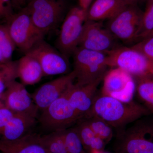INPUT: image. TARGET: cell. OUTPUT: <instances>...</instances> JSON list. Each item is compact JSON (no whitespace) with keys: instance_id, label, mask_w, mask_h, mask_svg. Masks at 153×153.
Here are the masks:
<instances>
[{"instance_id":"6da1fadb","label":"cell","mask_w":153,"mask_h":153,"mask_svg":"<svg viewBox=\"0 0 153 153\" xmlns=\"http://www.w3.org/2000/svg\"><path fill=\"white\" fill-rule=\"evenodd\" d=\"M150 114L143 105L134 100L126 102L101 94H97L90 112L84 118L97 116L119 130V134L128 125Z\"/></svg>"},{"instance_id":"7a4b0ae2","label":"cell","mask_w":153,"mask_h":153,"mask_svg":"<svg viewBox=\"0 0 153 153\" xmlns=\"http://www.w3.org/2000/svg\"><path fill=\"white\" fill-rule=\"evenodd\" d=\"M72 56L76 85L82 86L103 79L107 72L105 53L78 47Z\"/></svg>"},{"instance_id":"3957f363","label":"cell","mask_w":153,"mask_h":153,"mask_svg":"<svg viewBox=\"0 0 153 153\" xmlns=\"http://www.w3.org/2000/svg\"><path fill=\"white\" fill-rule=\"evenodd\" d=\"M117 153H153V120L140 119L118 135Z\"/></svg>"},{"instance_id":"277c9868","label":"cell","mask_w":153,"mask_h":153,"mask_svg":"<svg viewBox=\"0 0 153 153\" xmlns=\"http://www.w3.org/2000/svg\"><path fill=\"white\" fill-rule=\"evenodd\" d=\"M108 67L123 69L133 76L153 74V63L133 47H120L106 53Z\"/></svg>"},{"instance_id":"5b68a950","label":"cell","mask_w":153,"mask_h":153,"mask_svg":"<svg viewBox=\"0 0 153 153\" xmlns=\"http://www.w3.org/2000/svg\"><path fill=\"white\" fill-rule=\"evenodd\" d=\"M70 86L60 97L42 111L39 120L47 130H62L71 127L81 119L68 100Z\"/></svg>"},{"instance_id":"8992f818","label":"cell","mask_w":153,"mask_h":153,"mask_svg":"<svg viewBox=\"0 0 153 153\" xmlns=\"http://www.w3.org/2000/svg\"><path fill=\"white\" fill-rule=\"evenodd\" d=\"M87 10L80 7L71 9L63 20L56 42L58 50L68 58L78 47Z\"/></svg>"},{"instance_id":"52a82bcc","label":"cell","mask_w":153,"mask_h":153,"mask_svg":"<svg viewBox=\"0 0 153 153\" xmlns=\"http://www.w3.org/2000/svg\"><path fill=\"white\" fill-rule=\"evenodd\" d=\"M7 27L16 47L25 54L44 40L45 35L34 25L26 7L13 16Z\"/></svg>"},{"instance_id":"ba28073f","label":"cell","mask_w":153,"mask_h":153,"mask_svg":"<svg viewBox=\"0 0 153 153\" xmlns=\"http://www.w3.org/2000/svg\"><path fill=\"white\" fill-rule=\"evenodd\" d=\"M26 7L34 25L45 35L59 24L66 5L63 0H33Z\"/></svg>"},{"instance_id":"9c48e42d","label":"cell","mask_w":153,"mask_h":153,"mask_svg":"<svg viewBox=\"0 0 153 153\" xmlns=\"http://www.w3.org/2000/svg\"><path fill=\"white\" fill-rule=\"evenodd\" d=\"M143 13L137 5H129L108 20L106 27L117 40L125 43L136 41Z\"/></svg>"},{"instance_id":"30bf717a","label":"cell","mask_w":153,"mask_h":153,"mask_svg":"<svg viewBox=\"0 0 153 153\" xmlns=\"http://www.w3.org/2000/svg\"><path fill=\"white\" fill-rule=\"evenodd\" d=\"M116 39L102 22L86 20L78 47L106 54L118 47Z\"/></svg>"},{"instance_id":"8fae6325","label":"cell","mask_w":153,"mask_h":153,"mask_svg":"<svg viewBox=\"0 0 153 153\" xmlns=\"http://www.w3.org/2000/svg\"><path fill=\"white\" fill-rule=\"evenodd\" d=\"M101 94L123 102L133 100L136 85L133 76L120 68H112L103 77Z\"/></svg>"},{"instance_id":"7c38bea8","label":"cell","mask_w":153,"mask_h":153,"mask_svg":"<svg viewBox=\"0 0 153 153\" xmlns=\"http://www.w3.org/2000/svg\"><path fill=\"white\" fill-rule=\"evenodd\" d=\"M27 53L38 60L44 76L65 75L71 72L68 58L44 40L36 44Z\"/></svg>"},{"instance_id":"4fadbf2b","label":"cell","mask_w":153,"mask_h":153,"mask_svg":"<svg viewBox=\"0 0 153 153\" xmlns=\"http://www.w3.org/2000/svg\"><path fill=\"white\" fill-rule=\"evenodd\" d=\"M76 79L73 71L44 83L31 94L38 109L43 111L60 97Z\"/></svg>"},{"instance_id":"5bb4252c","label":"cell","mask_w":153,"mask_h":153,"mask_svg":"<svg viewBox=\"0 0 153 153\" xmlns=\"http://www.w3.org/2000/svg\"><path fill=\"white\" fill-rule=\"evenodd\" d=\"M3 100L6 107L13 112L26 114L37 118L39 110L22 83L16 80L12 82L3 93Z\"/></svg>"},{"instance_id":"9a60e30c","label":"cell","mask_w":153,"mask_h":153,"mask_svg":"<svg viewBox=\"0 0 153 153\" xmlns=\"http://www.w3.org/2000/svg\"><path fill=\"white\" fill-rule=\"evenodd\" d=\"M102 79L82 86L74 83L69 87L68 100L81 119L86 117L90 112L97 94V87Z\"/></svg>"},{"instance_id":"2e32d148","label":"cell","mask_w":153,"mask_h":153,"mask_svg":"<svg viewBox=\"0 0 153 153\" xmlns=\"http://www.w3.org/2000/svg\"><path fill=\"white\" fill-rule=\"evenodd\" d=\"M0 152L2 153H49L41 142L40 135L27 134L15 140L0 139Z\"/></svg>"},{"instance_id":"e0dca14e","label":"cell","mask_w":153,"mask_h":153,"mask_svg":"<svg viewBox=\"0 0 153 153\" xmlns=\"http://www.w3.org/2000/svg\"><path fill=\"white\" fill-rule=\"evenodd\" d=\"M129 5L122 0H95L87 11V19L95 22L110 20Z\"/></svg>"},{"instance_id":"ac0fdd59","label":"cell","mask_w":153,"mask_h":153,"mask_svg":"<svg viewBox=\"0 0 153 153\" xmlns=\"http://www.w3.org/2000/svg\"><path fill=\"white\" fill-rule=\"evenodd\" d=\"M36 117L24 113H14L6 126L0 139L15 140L26 135L36 123Z\"/></svg>"},{"instance_id":"d6986e66","label":"cell","mask_w":153,"mask_h":153,"mask_svg":"<svg viewBox=\"0 0 153 153\" xmlns=\"http://www.w3.org/2000/svg\"><path fill=\"white\" fill-rule=\"evenodd\" d=\"M17 75L24 85L36 84L44 76L38 60L28 53L17 61Z\"/></svg>"},{"instance_id":"ffe728a7","label":"cell","mask_w":153,"mask_h":153,"mask_svg":"<svg viewBox=\"0 0 153 153\" xmlns=\"http://www.w3.org/2000/svg\"><path fill=\"white\" fill-rule=\"evenodd\" d=\"M136 92L142 105L153 115V74L133 76Z\"/></svg>"},{"instance_id":"44dd1931","label":"cell","mask_w":153,"mask_h":153,"mask_svg":"<svg viewBox=\"0 0 153 153\" xmlns=\"http://www.w3.org/2000/svg\"><path fill=\"white\" fill-rule=\"evenodd\" d=\"M79 137L88 153L91 151H103L106 144L88 126L85 120H80L76 126Z\"/></svg>"},{"instance_id":"7402d4cb","label":"cell","mask_w":153,"mask_h":153,"mask_svg":"<svg viewBox=\"0 0 153 153\" xmlns=\"http://www.w3.org/2000/svg\"><path fill=\"white\" fill-rule=\"evenodd\" d=\"M68 153H88L76 127L59 131Z\"/></svg>"},{"instance_id":"603a6c76","label":"cell","mask_w":153,"mask_h":153,"mask_svg":"<svg viewBox=\"0 0 153 153\" xmlns=\"http://www.w3.org/2000/svg\"><path fill=\"white\" fill-rule=\"evenodd\" d=\"M85 120L96 134L108 144L113 137V128L104 120L96 115H91Z\"/></svg>"},{"instance_id":"cb8c5ba5","label":"cell","mask_w":153,"mask_h":153,"mask_svg":"<svg viewBox=\"0 0 153 153\" xmlns=\"http://www.w3.org/2000/svg\"><path fill=\"white\" fill-rule=\"evenodd\" d=\"M17 78V61L10 60L3 63L0 68V94L4 93Z\"/></svg>"},{"instance_id":"d4e9b609","label":"cell","mask_w":153,"mask_h":153,"mask_svg":"<svg viewBox=\"0 0 153 153\" xmlns=\"http://www.w3.org/2000/svg\"><path fill=\"white\" fill-rule=\"evenodd\" d=\"M40 139L49 153H68L59 131L40 136Z\"/></svg>"},{"instance_id":"484cf974","label":"cell","mask_w":153,"mask_h":153,"mask_svg":"<svg viewBox=\"0 0 153 153\" xmlns=\"http://www.w3.org/2000/svg\"><path fill=\"white\" fill-rule=\"evenodd\" d=\"M16 47L7 27L0 26V50L6 62L10 61Z\"/></svg>"},{"instance_id":"4316f807","label":"cell","mask_w":153,"mask_h":153,"mask_svg":"<svg viewBox=\"0 0 153 153\" xmlns=\"http://www.w3.org/2000/svg\"><path fill=\"white\" fill-rule=\"evenodd\" d=\"M153 30V4L148 6L143 12L136 41L146 38Z\"/></svg>"},{"instance_id":"83f0119b","label":"cell","mask_w":153,"mask_h":153,"mask_svg":"<svg viewBox=\"0 0 153 153\" xmlns=\"http://www.w3.org/2000/svg\"><path fill=\"white\" fill-rule=\"evenodd\" d=\"M132 47L142 52L153 63V36L143 39Z\"/></svg>"},{"instance_id":"f1b7e54d","label":"cell","mask_w":153,"mask_h":153,"mask_svg":"<svg viewBox=\"0 0 153 153\" xmlns=\"http://www.w3.org/2000/svg\"><path fill=\"white\" fill-rule=\"evenodd\" d=\"M14 114V112L6 106L0 108V137L6 126Z\"/></svg>"},{"instance_id":"f546056e","label":"cell","mask_w":153,"mask_h":153,"mask_svg":"<svg viewBox=\"0 0 153 153\" xmlns=\"http://www.w3.org/2000/svg\"><path fill=\"white\" fill-rule=\"evenodd\" d=\"M12 4V0H0V18L11 16Z\"/></svg>"},{"instance_id":"4dcf8cb0","label":"cell","mask_w":153,"mask_h":153,"mask_svg":"<svg viewBox=\"0 0 153 153\" xmlns=\"http://www.w3.org/2000/svg\"><path fill=\"white\" fill-rule=\"evenodd\" d=\"M92 1L93 0H78L79 7L87 11L88 9L92 3Z\"/></svg>"},{"instance_id":"1f68e13d","label":"cell","mask_w":153,"mask_h":153,"mask_svg":"<svg viewBox=\"0 0 153 153\" xmlns=\"http://www.w3.org/2000/svg\"><path fill=\"white\" fill-rule=\"evenodd\" d=\"M128 5H136L140 0H122Z\"/></svg>"},{"instance_id":"d6a6232c","label":"cell","mask_w":153,"mask_h":153,"mask_svg":"<svg viewBox=\"0 0 153 153\" xmlns=\"http://www.w3.org/2000/svg\"><path fill=\"white\" fill-rule=\"evenodd\" d=\"M5 63H6V61H5L4 59V57H3L2 53L1 50H0V64Z\"/></svg>"},{"instance_id":"836d02e7","label":"cell","mask_w":153,"mask_h":153,"mask_svg":"<svg viewBox=\"0 0 153 153\" xmlns=\"http://www.w3.org/2000/svg\"><path fill=\"white\" fill-rule=\"evenodd\" d=\"M27 3V0H19V7L24 6Z\"/></svg>"},{"instance_id":"e575fe53","label":"cell","mask_w":153,"mask_h":153,"mask_svg":"<svg viewBox=\"0 0 153 153\" xmlns=\"http://www.w3.org/2000/svg\"><path fill=\"white\" fill-rule=\"evenodd\" d=\"M13 5L16 7H19V0H12Z\"/></svg>"},{"instance_id":"d590c367","label":"cell","mask_w":153,"mask_h":153,"mask_svg":"<svg viewBox=\"0 0 153 153\" xmlns=\"http://www.w3.org/2000/svg\"><path fill=\"white\" fill-rule=\"evenodd\" d=\"M89 153H108L105 152L104 151H99L97 150H93L91 151Z\"/></svg>"},{"instance_id":"8d00e7d4","label":"cell","mask_w":153,"mask_h":153,"mask_svg":"<svg viewBox=\"0 0 153 153\" xmlns=\"http://www.w3.org/2000/svg\"><path fill=\"white\" fill-rule=\"evenodd\" d=\"M153 4V0H147L146 7Z\"/></svg>"},{"instance_id":"74e56055","label":"cell","mask_w":153,"mask_h":153,"mask_svg":"<svg viewBox=\"0 0 153 153\" xmlns=\"http://www.w3.org/2000/svg\"><path fill=\"white\" fill-rule=\"evenodd\" d=\"M5 106V105L4 103L3 100H1L0 101V108L4 107Z\"/></svg>"},{"instance_id":"f35d334b","label":"cell","mask_w":153,"mask_h":153,"mask_svg":"<svg viewBox=\"0 0 153 153\" xmlns=\"http://www.w3.org/2000/svg\"><path fill=\"white\" fill-rule=\"evenodd\" d=\"M153 36V30L152 31V32L150 33L149 34V36H147V37H146V38H148V37H151V36Z\"/></svg>"},{"instance_id":"ab89813d","label":"cell","mask_w":153,"mask_h":153,"mask_svg":"<svg viewBox=\"0 0 153 153\" xmlns=\"http://www.w3.org/2000/svg\"><path fill=\"white\" fill-rule=\"evenodd\" d=\"M3 93L2 94H0V101L3 100Z\"/></svg>"},{"instance_id":"60d3db41","label":"cell","mask_w":153,"mask_h":153,"mask_svg":"<svg viewBox=\"0 0 153 153\" xmlns=\"http://www.w3.org/2000/svg\"><path fill=\"white\" fill-rule=\"evenodd\" d=\"M32 1H33V0H27V2L29 3Z\"/></svg>"},{"instance_id":"b9f144b4","label":"cell","mask_w":153,"mask_h":153,"mask_svg":"<svg viewBox=\"0 0 153 153\" xmlns=\"http://www.w3.org/2000/svg\"><path fill=\"white\" fill-rule=\"evenodd\" d=\"M3 63H1V64H0V68L1 67Z\"/></svg>"},{"instance_id":"7bdbcfd3","label":"cell","mask_w":153,"mask_h":153,"mask_svg":"<svg viewBox=\"0 0 153 153\" xmlns=\"http://www.w3.org/2000/svg\"><path fill=\"white\" fill-rule=\"evenodd\" d=\"M0 153H1V152H0Z\"/></svg>"}]
</instances>
